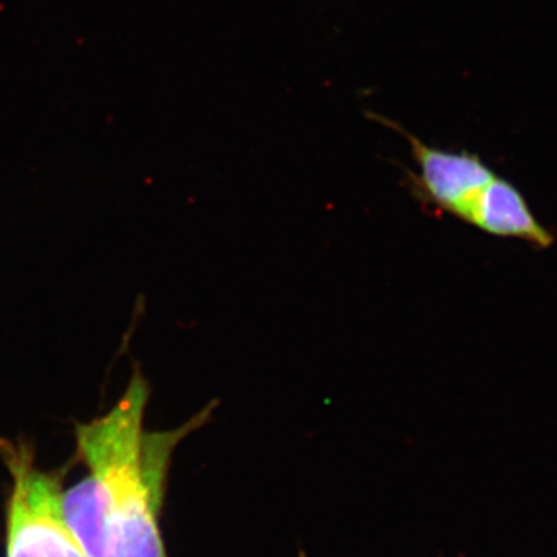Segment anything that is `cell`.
Wrapping results in <instances>:
<instances>
[{
    "mask_svg": "<svg viewBox=\"0 0 557 557\" xmlns=\"http://www.w3.org/2000/svg\"><path fill=\"white\" fill-rule=\"evenodd\" d=\"M149 397L148 381L137 370L104 416L76 424V457L87 472L62 493V515L89 557H113L116 505L141 453Z\"/></svg>",
    "mask_w": 557,
    "mask_h": 557,
    "instance_id": "cell-1",
    "label": "cell"
},
{
    "mask_svg": "<svg viewBox=\"0 0 557 557\" xmlns=\"http://www.w3.org/2000/svg\"><path fill=\"white\" fill-rule=\"evenodd\" d=\"M11 493L5 516V557H89L62 515L64 469L36 467L27 445L5 454Z\"/></svg>",
    "mask_w": 557,
    "mask_h": 557,
    "instance_id": "cell-2",
    "label": "cell"
},
{
    "mask_svg": "<svg viewBox=\"0 0 557 557\" xmlns=\"http://www.w3.org/2000/svg\"><path fill=\"white\" fill-rule=\"evenodd\" d=\"M212 410L208 406L172 431H146L116 505L113 557H168L160 522L172 457L180 442L207 423Z\"/></svg>",
    "mask_w": 557,
    "mask_h": 557,
    "instance_id": "cell-3",
    "label": "cell"
},
{
    "mask_svg": "<svg viewBox=\"0 0 557 557\" xmlns=\"http://www.w3.org/2000/svg\"><path fill=\"white\" fill-rule=\"evenodd\" d=\"M370 119L399 132L409 143L418 168V172H406L412 196L424 207L465 222L472 205L496 174L474 153L434 148L395 121L373 113Z\"/></svg>",
    "mask_w": 557,
    "mask_h": 557,
    "instance_id": "cell-4",
    "label": "cell"
},
{
    "mask_svg": "<svg viewBox=\"0 0 557 557\" xmlns=\"http://www.w3.org/2000/svg\"><path fill=\"white\" fill-rule=\"evenodd\" d=\"M465 222L491 236L515 237L542 248L555 242L553 234L534 218L520 190L497 175L474 201Z\"/></svg>",
    "mask_w": 557,
    "mask_h": 557,
    "instance_id": "cell-5",
    "label": "cell"
}]
</instances>
